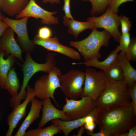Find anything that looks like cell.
Masks as SVG:
<instances>
[{"label": "cell", "instance_id": "obj_25", "mask_svg": "<svg viewBox=\"0 0 136 136\" xmlns=\"http://www.w3.org/2000/svg\"><path fill=\"white\" fill-rule=\"evenodd\" d=\"M104 71L108 79L116 81L124 79L123 70L119 63Z\"/></svg>", "mask_w": 136, "mask_h": 136}, {"label": "cell", "instance_id": "obj_1", "mask_svg": "<svg viewBox=\"0 0 136 136\" xmlns=\"http://www.w3.org/2000/svg\"><path fill=\"white\" fill-rule=\"evenodd\" d=\"M95 122L109 136H119L135 125L136 114L131 103L99 111Z\"/></svg>", "mask_w": 136, "mask_h": 136}, {"label": "cell", "instance_id": "obj_2", "mask_svg": "<svg viewBox=\"0 0 136 136\" xmlns=\"http://www.w3.org/2000/svg\"><path fill=\"white\" fill-rule=\"evenodd\" d=\"M128 88L124 79L116 81L108 79L103 91L95 100V107L100 111L130 104Z\"/></svg>", "mask_w": 136, "mask_h": 136}, {"label": "cell", "instance_id": "obj_19", "mask_svg": "<svg viewBox=\"0 0 136 136\" xmlns=\"http://www.w3.org/2000/svg\"><path fill=\"white\" fill-rule=\"evenodd\" d=\"M63 18V24L68 27V33L73 35L75 38H77L79 34L83 31L95 27V24L93 22L87 21L86 22L79 21L74 18H67L64 16Z\"/></svg>", "mask_w": 136, "mask_h": 136}, {"label": "cell", "instance_id": "obj_3", "mask_svg": "<svg viewBox=\"0 0 136 136\" xmlns=\"http://www.w3.org/2000/svg\"><path fill=\"white\" fill-rule=\"evenodd\" d=\"M96 28L92 29L89 36L80 41H71L70 45L77 49L83 57L85 60L96 59H99L101 57L99 51L102 46L109 45L112 37L105 30L99 31Z\"/></svg>", "mask_w": 136, "mask_h": 136}, {"label": "cell", "instance_id": "obj_38", "mask_svg": "<svg viewBox=\"0 0 136 136\" xmlns=\"http://www.w3.org/2000/svg\"><path fill=\"white\" fill-rule=\"evenodd\" d=\"M44 3H50L52 4L54 3L58 4L60 3V0H42Z\"/></svg>", "mask_w": 136, "mask_h": 136}, {"label": "cell", "instance_id": "obj_12", "mask_svg": "<svg viewBox=\"0 0 136 136\" xmlns=\"http://www.w3.org/2000/svg\"><path fill=\"white\" fill-rule=\"evenodd\" d=\"M32 41L35 45L41 46L48 51H53L63 54L73 60H79L81 58L79 52L73 48L61 44L57 37L43 39L36 35Z\"/></svg>", "mask_w": 136, "mask_h": 136}, {"label": "cell", "instance_id": "obj_11", "mask_svg": "<svg viewBox=\"0 0 136 136\" xmlns=\"http://www.w3.org/2000/svg\"><path fill=\"white\" fill-rule=\"evenodd\" d=\"M57 12L47 11L39 5L34 0H29L25 8L16 15V18L18 19L25 17H32L41 19L42 24L56 25L58 23L59 20L54 15Z\"/></svg>", "mask_w": 136, "mask_h": 136}, {"label": "cell", "instance_id": "obj_6", "mask_svg": "<svg viewBox=\"0 0 136 136\" xmlns=\"http://www.w3.org/2000/svg\"><path fill=\"white\" fill-rule=\"evenodd\" d=\"M60 90L65 97L76 99L80 97L83 90L85 73L72 69L66 73L58 76Z\"/></svg>", "mask_w": 136, "mask_h": 136}, {"label": "cell", "instance_id": "obj_17", "mask_svg": "<svg viewBox=\"0 0 136 136\" xmlns=\"http://www.w3.org/2000/svg\"><path fill=\"white\" fill-rule=\"evenodd\" d=\"M118 45L116 49L112 51L104 60L100 61L99 60L95 59L85 60L83 62H73V65H84L86 67H93L105 71L114 65L119 63L118 54L120 51Z\"/></svg>", "mask_w": 136, "mask_h": 136}, {"label": "cell", "instance_id": "obj_5", "mask_svg": "<svg viewBox=\"0 0 136 136\" xmlns=\"http://www.w3.org/2000/svg\"><path fill=\"white\" fill-rule=\"evenodd\" d=\"M61 74L60 69L55 66L48 74L41 77L35 84V97L42 100L52 98L58 106L54 95L55 90L60 87L58 76Z\"/></svg>", "mask_w": 136, "mask_h": 136}, {"label": "cell", "instance_id": "obj_4", "mask_svg": "<svg viewBox=\"0 0 136 136\" xmlns=\"http://www.w3.org/2000/svg\"><path fill=\"white\" fill-rule=\"evenodd\" d=\"M30 54H26L25 60L22 65L21 70L23 74V83L20 92L16 96L19 100L26 98L27 92L25 89L30 79L36 73L42 71L48 73L56 64V53L55 52L47 54L46 57L47 61L44 63H39L35 62L32 58Z\"/></svg>", "mask_w": 136, "mask_h": 136}, {"label": "cell", "instance_id": "obj_24", "mask_svg": "<svg viewBox=\"0 0 136 136\" xmlns=\"http://www.w3.org/2000/svg\"><path fill=\"white\" fill-rule=\"evenodd\" d=\"M61 130L54 124L45 128H38L26 132L24 136H53L60 133Z\"/></svg>", "mask_w": 136, "mask_h": 136}, {"label": "cell", "instance_id": "obj_36", "mask_svg": "<svg viewBox=\"0 0 136 136\" xmlns=\"http://www.w3.org/2000/svg\"><path fill=\"white\" fill-rule=\"evenodd\" d=\"M87 135L91 136H109V135L104 131L100 130L99 132L94 133L87 130L86 131Z\"/></svg>", "mask_w": 136, "mask_h": 136}, {"label": "cell", "instance_id": "obj_41", "mask_svg": "<svg viewBox=\"0 0 136 136\" xmlns=\"http://www.w3.org/2000/svg\"><path fill=\"white\" fill-rule=\"evenodd\" d=\"M84 1H87V0H83Z\"/></svg>", "mask_w": 136, "mask_h": 136}, {"label": "cell", "instance_id": "obj_27", "mask_svg": "<svg viewBox=\"0 0 136 136\" xmlns=\"http://www.w3.org/2000/svg\"><path fill=\"white\" fill-rule=\"evenodd\" d=\"M130 34L128 33L121 34L120 37L118 42L119 44L118 45L120 51L125 54L129 46L131 41Z\"/></svg>", "mask_w": 136, "mask_h": 136}, {"label": "cell", "instance_id": "obj_23", "mask_svg": "<svg viewBox=\"0 0 136 136\" xmlns=\"http://www.w3.org/2000/svg\"><path fill=\"white\" fill-rule=\"evenodd\" d=\"M21 87L15 68H12L8 74L4 88L7 90L12 97L17 95Z\"/></svg>", "mask_w": 136, "mask_h": 136}, {"label": "cell", "instance_id": "obj_42", "mask_svg": "<svg viewBox=\"0 0 136 136\" xmlns=\"http://www.w3.org/2000/svg\"><path fill=\"white\" fill-rule=\"evenodd\" d=\"M35 1H36L37 0H34Z\"/></svg>", "mask_w": 136, "mask_h": 136}, {"label": "cell", "instance_id": "obj_7", "mask_svg": "<svg viewBox=\"0 0 136 136\" xmlns=\"http://www.w3.org/2000/svg\"><path fill=\"white\" fill-rule=\"evenodd\" d=\"M84 86L81 96H89L95 101L103 91L108 78L105 72L93 68L86 69L85 72Z\"/></svg>", "mask_w": 136, "mask_h": 136}, {"label": "cell", "instance_id": "obj_8", "mask_svg": "<svg viewBox=\"0 0 136 136\" xmlns=\"http://www.w3.org/2000/svg\"><path fill=\"white\" fill-rule=\"evenodd\" d=\"M79 100L69 99L65 97V104L62 110L70 120L84 117L89 114L95 108V101L88 96H81Z\"/></svg>", "mask_w": 136, "mask_h": 136}, {"label": "cell", "instance_id": "obj_9", "mask_svg": "<svg viewBox=\"0 0 136 136\" xmlns=\"http://www.w3.org/2000/svg\"><path fill=\"white\" fill-rule=\"evenodd\" d=\"M29 18L25 17L15 20L3 16L2 19L17 34L22 50L26 54L32 52L35 47V45L29 39L28 35L27 24Z\"/></svg>", "mask_w": 136, "mask_h": 136}, {"label": "cell", "instance_id": "obj_16", "mask_svg": "<svg viewBox=\"0 0 136 136\" xmlns=\"http://www.w3.org/2000/svg\"><path fill=\"white\" fill-rule=\"evenodd\" d=\"M31 109L28 115L20 126L14 136H24L26 130L30 125L40 116L42 108L43 101L33 98L31 101Z\"/></svg>", "mask_w": 136, "mask_h": 136}, {"label": "cell", "instance_id": "obj_13", "mask_svg": "<svg viewBox=\"0 0 136 136\" xmlns=\"http://www.w3.org/2000/svg\"><path fill=\"white\" fill-rule=\"evenodd\" d=\"M27 95L25 100L14 108L12 112L8 115L7 122L9 126V129L6 136H11L14 129L20 120L25 116L26 109L28 104L35 97L34 88L28 84L26 87Z\"/></svg>", "mask_w": 136, "mask_h": 136}, {"label": "cell", "instance_id": "obj_22", "mask_svg": "<svg viewBox=\"0 0 136 136\" xmlns=\"http://www.w3.org/2000/svg\"><path fill=\"white\" fill-rule=\"evenodd\" d=\"M85 117L86 116L76 120L68 121L57 119L51 121L63 132L65 136H68L73 130L85 124Z\"/></svg>", "mask_w": 136, "mask_h": 136}, {"label": "cell", "instance_id": "obj_40", "mask_svg": "<svg viewBox=\"0 0 136 136\" xmlns=\"http://www.w3.org/2000/svg\"><path fill=\"white\" fill-rule=\"evenodd\" d=\"M1 15V12H0V15Z\"/></svg>", "mask_w": 136, "mask_h": 136}, {"label": "cell", "instance_id": "obj_26", "mask_svg": "<svg viewBox=\"0 0 136 136\" xmlns=\"http://www.w3.org/2000/svg\"><path fill=\"white\" fill-rule=\"evenodd\" d=\"M111 0H87L92 5V9L90 14L93 15L97 13H99L104 11L108 7Z\"/></svg>", "mask_w": 136, "mask_h": 136}, {"label": "cell", "instance_id": "obj_31", "mask_svg": "<svg viewBox=\"0 0 136 136\" xmlns=\"http://www.w3.org/2000/svg\"><path fill=\"white\" fill-rule=\"evenodd\" d=\"M134 0H111L108 7L113 12L117 13L118 12V8L122 4Z\"/></svg>", "mask_w": 136, "mask_h": 136}, {"label": "cell", "instance_id": "obj_28", "mask_svg": "<svg viewBox=\"0 0 136 136\" xmlns=\"http://www.w3.org/2000/svg\"><path fill=\"white\" fill-rule=\"evenodd\" d=\"M126 56L129 61H136V40L135 38H132L131 41L125 53Z\"/></svg>", "mask_w": 136, "mask_h": 136}, {"label": "cell", "instance_id": "obj_20", "mask_svg": "<svg viewBox=\"0 0 136 136\" xmlns=\"http://www.w3.org/2000/svg\"><path fill=\"white\" fill-rule=\"evenodd\" d=\"M29 0H0V8L10 16L16 15L26 6Z\"/></svg>", "mask_w": 136, "mask_h": 136}, {"label": "cell", "instance_id": "obj_37", "mask_svg": "<svg viewBox=\"0 0 136 136\" xmlns=\"http://www.w3.org/2000/svg\"><path fill=\"white\" fill-rule=\"evenodd\" d=\"M84 126L85 129L91 132H93L96 127L95 123L94 122L89 124H85Z\"/></svg>", "mask_w": 136, "mask_h": 136}, {"label": "cell", "instance_id": "obj_10", "mask_svg": "<svg viewBox=\"0 0 136 136\" xmlns=\"http://www.w3.org/2000/svg\"><path fill=\"white\" fill-rule=\"evenodd\" d=\"M87 20L94 22L96 28H104L113 37L115 41L118 42L121 34L118 28L120 24V16L117 13L113 12L108 7L103 15L97 17H89Z\"/></svg>", "mask_w": 136, "mask_h": 136}, {"label": "cell", "instance_id": "obj_33", "mask_svg": "<svg viewBox=\"0 0 136 136\" xmlns=\"http://www.w3.org/2000/svg\"><path fill=\"white\" fill-rule=\"evenodd\" d=\"M64 3L62 9L65 14L64 16L67 18L74 19L71 12V0H64Z\"/></svg>", "mask_w": 136, "mask_h": 136}, {"label": "cell", "instance_id": "obj_32", "mask_svg": "<svg viewBox=\"0 0 136 136\" xmlns=\"http://www.w3.org/2000/svg\"><path fill=\"white\" fill-rule=\"evenodd\" d=\"M128 92L129 96L131 98V104L135 113L136 114V82L133 86L129 87Z\"/></svg>", "mask_w": 136, "mask_h": 136}, {"label": "cell", "instance_id": "obj_30", "mask_svg": "<svg viewBox=\"0 0 136 136\" xmlns=\"http://www.w3.org/2000/svg\"><path fill=\"white\" fill-rule=\"evenodd\" d=\"M52 34L51 29L47 26L40 28L36 36L38 37L43 39H46L51 38Z\"/></svg>", "mask_w": 136, "mask_h": 136}, {"label": "cell", "instance_id": "obj_21", "mask_svg": "<svg viewBox=\"0 0 136 136\" xmlns=\"http://www.w3.org/2000/svg\"><path fill=\"white\" fill-rule=\"evenodd\" d=\"M5 55V52L0 50V86L1 89L4 88L8 72L16 61L15 57L11 55L5 59L4 57Z\"/></svg>", "mask_w": 136, "mask_h": 136}, {"label": "cell", "instance_id": "obj_14", "mask_svg": "<svg viewBox=\"0 0 136 136\" xmlns=\"http://www.w3.org/2000/svg\"><path fill=\"white\" fill-rule=\"evenodd\" d=\"M14 33L10 27L5 30L0 39V50L4 51L6 55H11L23 62L22 56V51L15 39Z\"/></svg>", "mask_w": 136, "mask_h": 136}, {"label": "cell", "instance_id": "obj_39", "mask_svg": "<svg viewBox=\"0 0 136 136\" xmlns=\"http://www.w3.org/2000/svg\"><path fill=\"white\" fill-rule=\"evenodd\" d=\"M81 128L79 130L76 136H81L84 133L85 129L84 127V124L81 126Z\"/></svg>", "mask_w": 136, "mask_h": 136}, {"label": "cell", "instance_id": "obj_15", "mask_svg": "<svg viewBox=\"0 0 136 136\" xmlns=\"http://www.w3.org/2000/svg\"><path fill=\"white\" fill-rule=\"evenodd\" d=\"M51 99L48 98L43 100L42 114L38 124L39 128H42L49 121L57 119L63 121H70L62 110L58 109L53 105Z\"/></svg>", "mask_w": 136, "mask_h": 136}, {"label": "cell", "instance_id": "obj_34", "mask_svg": "<svg viewBox=\"0 0 136 136\" xmlns=\"http://www.w3.org/2000/svg\"><path fill=\"white\" fill-rule=\"evenodd\" d=\"M3 16L2 14L0 15V39L4 31L9 27L7 24L2 21Z\"/></svg>", "mask_w": 136, "mask_h": 136}, {"label": "cell", "instance_id": "obj_29", "mask_svg": "<svg viewBox=\"0 0 136 136\" xmlns=\"http://www.w3.org/2000/svg\"><path fill=\"white\" fill-rule=\"evenodd\" d=\"M120 25L121 26V31L122 34L129 32L131 26V22L129 18L125 16H120Z\"/></svg>", "mask_w": 136, "mask_h": 136}, {"label": "cell", "instance_id": "obj_35", "mask_svg": "<svg viewBox=\"0 0 136 136\" xmlns=\"http://www.w3.org/2000/svg\"><path fill=\"white\" fill-rule=\"evenodd\" d=\"M127 132L124 133L120 135L119 136H136V125L133 126Z\"/></svg>", "mask_w": 136, "mask_h": 136}, {"label": "cell", "instance_id": "obj_18", "mask_svg": "<svg viewBox=\"0 0 136 136\" xmlns=\"http://www.w3.org/2000/svg\"><path fill=\"white\" fill-rule=\"evenodd\" d=\"M118 59L123 70L124 79L129 87H131L136 82V70L131 65L125 53L120 51L118 54Z\"/></svg>", "mask_w": 136, "mask_h": 136}]
</instances>
